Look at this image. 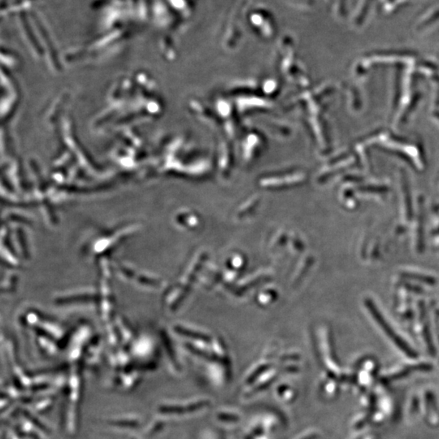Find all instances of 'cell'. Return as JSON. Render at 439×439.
Instances as JSON below:
<instances>
[{"instance_id": "obj_1", "label": "cell", "mask_w": 439, "mask_h": 439, "mask_svg": "<svg viewBox=\"0 0 439 439\" xmlns=\"http://www.w3.org/2000/svg\"><path fill=\"white\" fill-rule=\"evenodd\" d=\"M366 306H367L368 311L372 313L375 321H377V323H378L380 327L385 332L386 335L393 341V342H394L395 345L398 346L402 351H404L405 353L407 354L408 356L415 357L416 355H415V351L411 350V347H409L405 341L401 338L399 334L394 331L391 325H390V324L388 323L387 321L385 320V317H382V315L378 310V308H377V307L373 304V302L370 299H367Z\"/></svg>"}, {"instance_id": "obj_2", "label": "cell", "mask_w": 439, "mask_h": 439, "mask_svg": "<svg viewBox=\"0 0 439 439\" xmlns=\"http://www.w3.org/2000/svg\"><path fill=\"white\" fill-rule=\"evenodd\" d=\"M404 276H407V278L415 279V280L423 281V282H427L428 284H432V283L435 282L434 279L428 278V277H424V276L418 275V274H410L409 273V274H404Z\"/></svg>"}, {"instance_id": "obj_3", "label": "cell", "mask_w": 439, "mask_h": 439, "mask_svg": "<svg viewBox=\"0 0 439 439\" xmlns=\"http://www.w3.org/2000/svg\"><path fill=\"white\" fill-rule=\"evenodd\" d=\"M114 424L122 427H135L137 423L135 421H121L116 422Z\"/></svg>"}]
</instances>
